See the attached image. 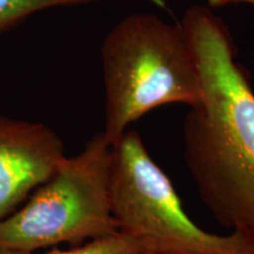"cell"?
<instances>
[{
	"mask_svg": "<svg viewBox=\"0 0 254 254\" xmlns=\"http://www.w3.org/2000/svg\"><path fill=\"white\" fill-rule=\"evenodd\" d=\"M104 135L113 146L127 127L157 107L202 100L201 79L183 25L132 14L109 32L101 47Z\"/></svg>",
	"mask_w": 254,
	"mask_h": 254,
	"instance_id": "7a4b0ae2",
	"label": "cell"
},
{
	"mask_svg": "<svg viewBox=\"0 0 254 254\" xmlns=\"http://www.w3.org/2000/svg\"><path fill=\"white\" fill-rule=\"evenodd\" d=\"M211 7H222V6L232 4V2H247L254 5V0H206Z\"/></svg>",
	"mask_w": 254,
	"mask_h": 254,
	"instance_id": "ba28073f",
	"label": "cell"
},
{
	"mask_svg": "<svg viewBox=\"0 0 254 254\" xmlns=\"http://www.w3.org/2000/svg\"><path fill=\"white\" fill-rule=\"evenodd\" d=\"M202 100L184 123V159L200 200L222 227L254 238V93L225 25L194 6L183 19Z\"/></svg>",
	"mask_w": 254,
	"mask_h": 254,
	"instance_id": "6da1fadb",
	"label": "cell"
},
{
	"mask_svg": "<svg viewBox=\"0 0 254 254\" xmlns=\"http://www.w3.org/2000/svg\"><path fill=\"white\" fill-rule=\"evenodd\" d=\"M65 157L62 139L49 126L0 116V220L45 183Z\"/></svg>",
	"mask_w": 254,
	"mask_h": 254,
	"instance_id": "5b68a950",
	"label": "cell"
},
{
	"mask_svg": "<svg viewBox=\"0 0 254 254\" xmlns=\"http://www.w3.org/2000/svg\"><path fill=\"white\" fill-rule=\"evenodd\" d=\"M100 1L107 0H0V36L18 26L38 12Z\"/></svg>",
	"mask_w": 254,
	"mask_h": 254,
	"instance_id": "8992f818",
	"label": "cell"
},
{
	"mask_svg": "<svg viewBox=\"0 0 254 254\" xmlns=\"http://www.w3.org/2000/svg\"><path fill=\"white\" fill-rule=\"evenodd\" d=\"M142 251L128 238L122 233L99 238L79 246H72L68 250H52L46 253L37 251H14L0 249V254H136Z\"/></svg>",
	"mask_w": 254,
	"mask_h": 254,
	"instance_id": "52a82bcc",
	"label": "cell"
},
{
	"mask_svg": "<svg viewBox=\"0 0 254 254\" xmlns=\"http://www.w3.org/2000/svg\"><path fill=\"white\" fill-rule=\"evenodd\" d=\"M136 254H160V253H153V252H140V253H136Z\"/></svg>",
	"mask_w": 254,
	"mask_h": 254,
	"instance_id": "9c48e42d",
	"label": "cell"
},
{
	"mask_svg": "<svg viewBox=\"0 0 254 254\" xmlns=\"http://www.w3.org/2000/svg\"><path fill=\"white\" fill-rule=\"evenodd\" d=\"M111 158L112 146L103 132L78 154L64 158L24 206L0 220V249L79 246L118 233L111 205Z\"/></svg>",
	"mask_w": 254,
	"mask_h": 254,
	"instance_id": "277c9868",
	"label": "cell"
},
{
	"mask_svg": "<svg viewBox=\"0 0 254 254\" xmlns=\"http://www.w3.org/2000/svg\"><path fill=\"white\" fill-rule=\"evenodd\" d=\"M111 205L117 230L142 252L254 254V238L245 232L219 236L190 220L135 131H126L112 146Z\"/></svg>",
	"mask_w": 254,
	"mask_h": 254,
	"instance_id": "3957f363",
	"label": "cell"
}]
</instances>
